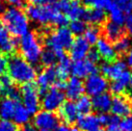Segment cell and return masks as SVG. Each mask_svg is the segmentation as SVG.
<instances>
[{"label": "cell", "mask_w": 132, "mask_h": 131, "mask_svg": "<svg viewBox=\"0 0 132 131\" xmlns=\"http://www.w3.org/2000/svg\"><path fill=\"white\" fill-rule=\"evenodd\" d=\"M31 2V5L35 6H44V5H49L48 0H29Z\"/></svg>", "instance_id": "cell-46"}, {"label": "cell", "mask_w": 132, "mask_h": 131, "mask_svg": "<svg viewBox=\"0 0 132 131\" xmlns=\"http://www.w3.org/2000/svg\"><path fill=\"white\" fill-rule=\"evenodd\" d=\"M30 118H31V114L28 112V110L23 106L22 103L18 102L16 106H15L14 115H13V118H12L13 122L15 125L24 126L26 124H28V122L30 121Z\"/></svg>", "instance_id": "cell-25"}, {"label": "cell", "mask_w": 132, "mask_h": 131, "mask_svg": "<svg viewBox=\"0 0 132 131\" xmlns=\"http://www.w3.org/2000/svg\"><path fill=\"white\" fill-rule=\"evenodd\" d=\"M85 91L88 95L96 96L107 92L109 89V82L103 75H91L87 78L84 84Z\"/></svg>", "instance_id": "cell-11"}, {"label": "cell", "mask_w": 132, "mask_h": 131, "mask_svg": "<svg viewBox=\"0 0 132 131\" xmlns=\"http://www.w3.org/2000/svg\"><path fill=\"white\" fill-rule=\"evenodd\" d=\"M58 117L61 121H64L68 126H73L77 122L79 113L77 111L76 105L73 101H65L58 110Z\"/></svg>", "instance_id": "cell-14"}, {"label": "cell", "mask_w": 132, "mask_h": 131, "mask_svg": "<svg viewBox=\"0 0 132 131\" xmlns=\"http://www.w3.org/2000/svg\"><path fill=\"white\" fill-rule=\"evenodd\" d=\"M52 131H70V127L65 124H59L56 128H54Z\"/></svg>", "instance_id": "cell-48"}, {"label": "cell", "mask_w": 132, "mask_h": 131, "mask_svg": "<svg viewBox=\"0 0 132 131\" xmlns=\"http://www.w3.org/2000/svg\"><path fill=\"white\" fill-rule=\"evenodd\" d=\"M52 6L55 8L56 11L62 14H67L71 6V0H58Z\"/></svg>", "instance_id": "cell-35"}, {"label": "cell", "mask_w": 132, "mask_h": 131, "mask_svg": "<svg viewBox=\"0 0 132 131\" xmlns=\"http://www.w3.org/2000/svg\"><path fill=\"white\" fill-rule=\"evenodd\" d=\"M19 46L21 57L29 64L36 65L40 62L44 49L39 35L34 32H28L20 38Z\"/></svg>", "instance_id": "cell-4"}, {"label": "cell", "mask_w": 132, "mask_h": 131, "mask_svg": "<svg viewBox=\"0 0 132 131\" xmlns=\"http://www.w3.org/2000/svg\"><path fill=\"white\" fill-rule=\"evenodd\" d=\"M39 131H49V130H45V129H40Z\"/></svg>", "instance_id": "cell-55"}, {"label": "cell", "mask_w": 132, "mask_h": 131, "mask_svg": "<svg viewBox=\"0 0 132 131\" xmlns=\"http://www.w3.org/2000/svg\"><path fill=\"white\" fill-rule=\"evenodd\" d=\"M130 77H131L130 72L125 70V72L120 76V78H118L117 80L113 81L112 84L109 86V89H110L109 93L112 95H119L125 94Z\"/></svg>", "instance_id": "cell-23"}, {"label": "cell", "mask_w": 132, "mask_h": 131, "mask_svg": "<svg viewBox=\"0 0 132 131\" xmlns=\"http://www.w3.org/2000/svg\"><path fill=\"white\" fill-rule=\"evenodd\" d=\"M100 37L110 44H115L121 39L130 36L122 25L107 19L100 27Z\"/></svg>", "instance_id": "cell-7"}, {"label": "cell", "mask_w": 132, "mask_h": 131, "mask_svg": "<svg viewBox=\"0 0 132 131\" xmlns=\"http://www.w3.org/2000/svg\"><path fill=\"white\" fill-rule=\"evenodd\" d=\"M99 59H100V56H99L97 50L94 47L90 48V50L88 51V54H87V60L95 65L99 62Z\"/></svg>", "instance_id": "cell-38"}, {"label": "cell", "mask_w": 132, "mask_h": 131, "mask_svg": "<svg viewBox=\"0 0 132 131\" xmlns=\"http://www.w3.org/2000/svg\"><path fill=\"white\" fill-rule=\"evenodd\" d=\"M109 7H116L123 13L129 14L132 11V2L131 0H105L103 8L106 10Z\"/></svg>", "instance_id": "cell-30"}, {"label": "cell", "mask_w": 132, "mask_h": 131, "mask_svg": "<svg viewBox=\"0 0 132 131\" xmlns=\"http://www.w3.org/2000/svg\"><path fill=\"white\" fill-rule=\"evenodd\" d=\"M105 131H122L121 130L120 124H108L106 127V130Z\"/></svg>", "instance_id": "cell-47"}, {"label": "cell", "mask_w": 132, "mask_h": 131, "mask_svg": "<svg viewBox=\"0 0 132 131\" xmlns=\"http://www.w3.org/2000/svg\"><path fill=\"white\" fill-rule=\"evenodd\" d=\"M125 28L126 29L128 35L130 37L132 36V14L129 13L127 14V15H125Z\"/></svg>", "instance_id": "cell-43"}, {"label": "cell", "mask_w": 132, "mask_h": 131, "mask_svg": "<svg viewBox=\"0 0 132 131\" xmlns=\"http://www.w3.org/2000/svg\"><path fill=\"white\" fill-rule=\"evenodd\" d=\"M126 69V64L122 62V60H119L113 64H103L100 67V71L102 72L103 76L106 78L107 80L115 81L118 78H120L122 73L125 71Z\"/></svg>", "instance_id": "cell-16"}, {"label": "cell", "mask_w": 132, "mask_h": 131, "mask_svg": "<svg viewBox=\"0 0 132 131\" xmlns=\"http://www.w3.org/2000/svg\"><path fill=\"white\" fill-rule=\"evenodd\" d=\"M75 105H76L77 111H78L80 116L88 115V114L92 113V99L90 98V96L88 95H83L82 96H80L77 99V102Z\"/></svg>", "instance_id": "cell-29"}, {"label": "cell", "mask_w": 132, "mask_h": 131, "mask_svg": "<svg viewBox=\"0 0 132 131\" xmlns=\"http://www.w3.org/2000/svg\"><path fill=\"white\" fill-rule=\"evenodd\" d=\"M3 12H4V6L2 5V4H0V13L2 14Z\"/></svg>", "instance_id": "cell-51"}, {"label": "cell", "mask_w": 132, "mask_h": 131, "mask_svg": "<svg viewBox=\"0 0 132 131\" xmlns=\"http://www.w3.org/2000/svg\"><path fill=\"white\" fill-rule=\"evenodd\" d=\"M66 95L62 91L54 87H50L47 92L43 95L40 105L45 111L55 112L60 109V107L65 102Z\"/></svg>", "instance_id": "cell-8"}, {"label": "cell", "mask_w": 132, "mask_h": 131, "mask_svg": "<svg viewBox=\"0 0 132 131\" xmlns=\"http://www.w3.org/2000/svg\"><path fill=\"white\" fill-rule=\"evenodd\" d=\"M19 40L15 37L10 36L5 27L0 26V53L10 54L16 49L19 46Z\"/></svg>", "instance_id": "cell-19"}, {"label": "cell", "mask_w": 132, "mask_h": 131, "mask_svg": "<svg viewBox=\"0 0 132 131\" xmlns=\"http://www.w3.org/2000/svg\"><path fill=\"white\" fill-rule=\"evenodd\" d=\"M100 37V27L99 26L90 25L87 27V30L84 33L85 40L89 43V44H95L98 40Z\"/></svg>", "instance_id": "cell-32"}, {"label": "cell", "mask_w": 132, "mask_h": 131, "mask_svg": "<svg viewBox=\"0 0 132 131\" xmlns=\"http://www.w3.org/2000/svg\"><path fill=\"white\" fill-rule=\"evenodd\" d=\"M97 119H98L99 124L108 125L109 120H110V115H107L106 113H99L97 115Z\"/></svg>", "instance_id": "cell-44"}, {"label": "cell", "mask_w": 132, "mask_h": 131, "mask_svg": "<svg viewBox=\"0 0 132 131\" xmlns=\"http://www.w3.org/2000/svg\"><path fill=\"white\" fill-rule=\"evenodd\" d=\"M0 83L3 87V91L13 86V80L11 79V77L9 76V74H6V73L0 76Z\"/></svg>", "instance_id": "cell-41"}, {"label": "cell", "mask_w": 132, "mask_h": 131, "mask_svg": "<svg viewBox=\"0 0 132 131\" xmlns=\"http://www.w3.org/2000/svg\"><path fill=\"white\" fill-rule=\"evenodd\" d=\"M90 44L87 40H85L84 37L79 36L74 39L73 43L70 48V60H73L74 62L81 61L87 56L88 51L90 50Z\"/></svg>", "instance_id": "cell-15"}, {"label": "cell", "mask_w": 132, "mask_h": 131, "mask_svg": "<svg viewBox=\"0 0 132 131\" xmlns=\"http://www.w3.org/2000/svg\"><path fill=\"white\" fill-rule=\"evenodd\" d=\"M76 124L80 131H95L100 126L97 115L93 113L79 116Z\"/></svg>", "instance_id": "cell-21"}, {"label": "cell", "mask_w": 132, "mask_h": 131, "mask_svg": "<svg viewBox=\"0 0 132 131\" xmlns=\"http://www.w3.org/2000/svg\"><path fill=\"white\" fill-rule=\"evenodd\" d=\"M0 23H1V18H0Z\"/></svg>", "instance_id": "cell-56"}, {"label": "cell", "mask_w": 132, "mask_h": 131, "mask_svg": "<svg viewBox=\"0 0 132 131\" xmlns=\"http://www.w3.org/2000/svg\"><path fill=\"white\" fill-rule=\"evenodd\" d=\"M5 91V95H6V97H9L15 100V101L19 102V99L21 98V95H20V90H19L15 86H12L7 90H4Z\"/></svg>", "instance_id": "cell-36"}, {"label": "cell", "mask_w": 132, "mask_h": 131, "mask_svg": "<svg viewBox=\"0 0 132 131\" xmlns=\"http://www.w3.org/2000/svg\"><path fill=\"white\" fill-rule=\"evenodd\" d=\"M1 21L4 27L15 38H21L29 32V18L26 13L16 7L5 9L2 13Z\"/></svg>", "instance_id": "cell-1"}, {"label": "cell", "mask_w": 132, "mask_h": 131, "mask_svg": "<svg viewBox=\"0 0 132 131\" xmlns=\"http://www.w3.org/2000/svg\"><path fill=\"white\" fill-rule=\"evenodd\" d=\"M113 115L120 118H127L132 116V96L126 93L122 95H114L111 105Z\"/></svg>", "instance_id": "cell-9"}, {"label": "cell", "mask_w": 132, "mask_h": 131, "mask_svg": "<svg viewBox=\"0 0 132 131\" xmlns=\"http://www.w3.org/2000/svg\"><path fill=\"white\" fill-rule=\"evenodd\" d=\"M8 60L6 55L0 53V75L5 74L8 69Z\"/></svg>", "instance_id": "cell-42"}, {"label": "cell", "mask_w": 132, "mask_h": 131, "mask_svg": "<svg viewBox=\"0 0 132 131\" xmlns=\"http://www.w3.org/2000/svg\"><path fill=\"white\" fill-rule=\"evenodd\" d=\"M84 22H88L91 25L101 27L107 20L106 14L101 8H85L84 15L82 18Z\"/></svg>", "instance_id": "cell-17"}, {"label": "cell", "mask_w": 132, "mask_h": 131, "mask_svg": "<svg viewBox=\"0 0 132 131\" xmlns=\"http://www.w3.org/2000/svg\"><path fill=\"white\" fill-rule=\"evenodd\" d=\"M19 131H37L36 127L34 125H31V124H26L24 126H22L20 128V130Z\"/></svg>", "instance_id": "cell-49"}, {"label": "cell", "mask_w": 132, "mask_h": 131, "mask_svg": "<svg viewBox=\"0 0 132 131\" xmlns=\"http://www.w3.org/2000/svg\"><path fill=\"white\" fill-rule=\"evenodd\" d=\"M95 131H105V130H104V129H102L101 127H99V128H97V129H96V130H95Z\"/></svg>", "instance_id": "cell-54"}, {"label": "cell", "mask_w": 132, "mask_h": 131, "mask_svg": "<svg viewBox=\"0 0 132 131\" xmlns=\"http://www.w3.org/2000/svg\"><path fill=\"white\" fill-rule=\"evenodd\" d=\"M105 0H82V2L87 8H101L104 6Z\"/></svg>", "instance_id": "cell-39"}, {"label": "cell", "mask_w": 132, "mask_h": 131, "mask_svg": "<svg viewBox=\"0 0 132 131\" xmlns=\"http://www.w3.org/2000/svg\"><path fill=\"white\" fill-rule=\"evenodd\" d=\"M106 11L110 14V20L115 22L117 24L122 25L125 23V13L121 11L120 9H118L116 7H109L106 9Z\"/></svg>", "instance_id": "cell-33"}, {"label": "cell", "mask_w": 132, "mask_h": 131, "mask_svg": "<svg viewBox=\"0 0 132 131\" xmlns=\"http://www.w3.org/2000/svg\"><path fill=\"white\" fill-rule=\"evenodd\" d=\"M60 119L57 114L54 112H49L45 110L39 111L34 117V125L39 129L53 130L60 124Z\"/></svg>", "instance_id": "cell-10"}, {"label": "cell", "mask_w": 132, "mask_h": 131, "mask_svg": "<svg viewBox=\"0 0 132 131\" xmlns=\"http://www.w3.org/2000/svg\"><path fill=\"white\" fill-rule=\"evenodd\" d=\"M20 95L22 104L28 110L31 116L39 112L40 108V95L39 94V88L37 84L33 82L23 84L20 89Z\"/></svg>", "instance_id": "cell-6"}, {"label": "cell", "mask_w": 132, "mask_h": 131, "mask_svg": "<svg viewBox=\"0 0 132 131\" xmlns=\"http://www.w3.org/2000/svg\"><path fill=\"white\" fill-rule=\"evenodd\" d=\"M120 126L122 131H132V116L125 118L122 120H121Z\"/></svg>", "instance_id": "cell-40"}, {"label": "cell", "mask_w": 132, "mask_h": 131, "mask_svg": "<svg viewBox=\"0 0 132 131\" xmlns=\"http://www.w3.org/2000/svg\"><path fill=\"white\" fill-rule=\"evenodd\" d=\"M127 61H128L129 67H131L132 68V49L129 51L128 55H127Z\"/></svg>", "instance_id": "cell-50"}, {"label": "cell", "mask_w": 132, "mask_h": 131, "mask_svg": "<svg viewBox=\"0 0 132 131\" xmlns=\"http://www.w3.org/2000/svg\"><path fill=\"white\" fill-rule=\"evenodd\" d=\"M56 1H58V0H48V3H49V4H51V3L54 4Z\"/></svg>", "instance_id": "cell-52"}, {"label": "cell", "mask_w": 132, "mask_h": 131, "mask_svg": "<svg viewBox=\"0 0 132 131\" xmlns=\"http://www.w3.org/2000/svg\"><path fill=\"white\" fill-rule=\"evenodd\" d=\"M57 61H58V58H57L55 52L53 50L49 49V48H46V49L43 50V53L40 55V62L42 63L45 68L53 67V66L56 64Z\"/></svg>", "instance_id": "cell-31"}, {"label": "cell", "mask_w": 132, "mask_h": 131, "mask_svg": "<svg viewBox=\"0 0 132 131\" xmlns=\"http://www.w3.org/2000/svg\"><path fill=\"white\" fill-rule=\"evenodd\" d=\"M96 50L98 52L100 58H102L107 64H113L120 60L117 53L114 50L112 44L107 43L103 39H100L96 42Z\"/></svg>", "instance_id": "cell-20"}, {"label": "cell", "mask_w": 132, "mask_h": 131, "mask_svg": "<svg viewBox=\"0 0 132 131\" xmlns=\"http://www.w3.org/2000/svg\"><path fill=\"white\" fill-rule=\"evenodd\" d=\"M8 2V4L12 5L13 7H16L19 8L21 7L22 5L24 4V0H6Z\"/></svg>", "instance_id": "cell-45"}, {"label": "cell", "mask_w": 132, "mask_h": 131, "mask_svg": "<svg viewBox=\"0 0 132 131\" xmlns=\"http://www.w3.org/2000/svg\"><path fill=\"white\" fill-rule=\"evenodd\" d=\"M85 92L84 83L76 77H70L69 81L67 82L66 87V96L70 101L77 100L78 98L82 96Z\"/></svg>", "instance_id": "cell-18"}, {"label": "cell", "mask_w": 132, "mask_h": 131, "mask_svg": "<svg viewBox=\"0 0 132 131\" xmlns=\"http://www.w3.org/2000/svg\"><path fill=\"white\" fill-rule=\"evenodd\" d=\"M16 103L18 102L9 97H4L0 100V118H1V120H12Z\"/></svg>", "instance_id": "cell-26"}, {"label": "cell", "mask_w": 132, "mask_h": 131, "mask_svg": "<svg viewBox=\"0 0 132 131\" xmlns=\"http://www.w3.org/2000/svg\"><path fill=\"white\" fill-rule=\"evenodd\" d=\"M85 13V7L81 6L80 0H71V6H70L69 12L67 13V18L73 20H82V18Z\"/></svg>", "instance_id": "cell-28"}, {"label": "cell", "mask_w": 132, "mask_h": 131, "mask_svg": "<svg viewBox=\"0 0 132 131\" xmlns=\"http://www.w3.org/2000/svg\"><path fill=\"white\" fill-rule=\"evenodd\" d=\"M8 73L13 82L18 84H25L33 82L37 77V70L26 60L19 55H12L8 60Z\"/></svg>", "instance_id": "cell-2"}, {"label": "cell", "mask_w": 132, "mask_h": 131, "mask_svg": "<svg viewBox=\"0 0 132 131\" xmlns=\"http://www.w3.org/2000/svg\"><path fill=\"white\" fill-rule=\"evenodd\" d=\"M71 69V60L69 55L65 54L58 60V65L56 67L57 79L60 81H66L69 79Z\"/></svg>", "instance_id": "cell-24"}, {"label": "cell", "mask_w": 132, "mask_h": 131, "mask_svg": "<svg viewBox=\"0 0 132 131\" xmlns=\"http://www.w3.org/2000/svg\"><path fill=\"white\" fill-rule=\"evenodd\" d=\"M131 2H132V0H131Z\"/></svg>", "instance_id": "cell-57"}, {"label": "cell", "mask_w": 132, "mask_h": 131, "mask_svg": "<svg viewBox=\"0 0 132 131\" xmlns=\"http://www.w3.org/2000/svg\"><path fill=\"white\" fill-rule=\"evenodd\" d=\"M57 80L56 70L53 67L44 68L39 75H37V86L39 88V94L40 95H44L49 87H52L53 84Z\"/></svg>", "instance_id": "cell-12"}, {"label": "cell", "mask_w": 132, "mask_h": 131, "mask_svg": "<svg viewBox=\"0 0 132 131\" xmlns=\"http://www.w3.org/2000/svg\"><path fill=\"white\" fill-rule=\"evenodd\" d=\"M87 30V24L83 20H73L70 23V31L72 33V35H76L77 37L81 36L84 34L85 31Z\"/></svg>", "instance_id": "cell-34"}, {"label": "cell", "mask_w": 132, "mask_h": 131, "mask_svg": "<svg viewBox=\"0 0 132 131\" xmlns=\"http://www.w3.org/2000/svg\"><path fill=\"white\" fill-rule=\"evenodd\" d=\"M94 109L99 113H107L111 110L112 105V95L109 92H105L101 95L94 96L92 99Z\"/></svg>", "instance_id": "cell-22"}, {"label": "cell", "mask_w": 132, "mask_h": 131, "mask_svg": "<svg viewBox=\"0 0 132 131\" xmlns=\"http://www.w3.org/2000/svg\"><path fill=\"white\" fill-rule=\"evenodd\" d=\"M130 44H131L130 37H126V38H123L121 40H119L115 44H113L114 50L117 53L120 60H122L128 55L129 51H130Z\"/></svg>", "instance_id": "cell-27"}, {"label": "cell", "mask_w": 132, "mask_h": 131, "mask_svg": "<svg viewBox=\"0 0 132 131\" xmlns=\"http://www.w3.org/2000/svg\"><path fill=\"white\" fill-rule=\"evenodd\" d=\"M73 40L72 33L66 27H59L55 30H51L44 37V44L47 48L55 52L58 60L66 54L65 51L70 50Z\"/></svg>", "instance_id": "cell-3"}, {"label": "cell", "mask_w": 132, "mask_h": 131, "mask_svg": "<svg viewBox=\"0 0 132 131\" xmlns=\"http://www.w3.org/2000/svg\"><path fill=\"white\" fill-rule=\"evenodd\" d=\"M0 131H19L18 125H15L12 120H0Z\"/></svg>", "instance_id": "cell-37"}, {"label": "cell", "mask_w": 132, "mask_h": 131, "mask_svg": "<svg viewBox=\"0 0 132 131\" xmlns=\"http://www.w3.org/2000/svg\"><path fill=\"white\" fill-rule=\"evenodd\" d=\"M99 71L96 65L91 63L88 60H81L76 61L71 64L70 72L72 73L73 77L76 78H88L91 75H95Z\"/></svg>", "instance_id": "cell-13"}, {"label": "cell", "mask_w": 132, "mask_h": 131, "mask_svg": "<svg viewBox=\"0 0 132 131\" xmlns=\"http://www.w3.org/2000/svg\"><path fill=\"white\" fill-rule=\"evenodd\" d=\"M3 92V87H2V85H1V83H0V94Z\"/></svg>", "instance_id": "cell-53"}, {"label": "cell", "mask_w": 132, "mask_h": 131, "mask_svg": "<svg viewBox=\"0 0 132 131\" xmlns=\"http://www.w3.org/2000/svg\"><path fill=\"white\" fill-rule=\"evenodd\" d=\"M60 12L56 11L55 8L51 5H44V6H35L29 5L26 8V15L34 22L46 26L48 24L54 23L57 14Z\"/></svg>", "instance_id": "cell-5"}]
</instances>
